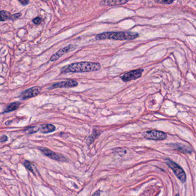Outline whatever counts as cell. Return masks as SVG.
<instances>
[{
	"label": "cell",
	"mask_w": 196,
	"mask_h": 196,
	"mask_svg": "<svg viewBox=\"0 0 196 196\" xmlns=\"http://www.w3.org/2000/svg\"><path fill=\"white\" fill-rule=\"evenodd\" d=\"M115 151L116 153H117L118 155H124L126 153V151L123 149H121V148H118V149H115Z\"/></svg>",
	"instance_id": "ac0fdd59"
},
{
	"label": "cell",
	"mask_w": 196,
	"mask_h": 196,
	"mask_svg": "<svg viewBox=\"0 0 196 196\" xmlns=\"http://www.w3.org/2000/svg\"><path fill=\"white\" fill-rule=\"evenodd\" d=\"M101 65L98 63L81 62L74 63L63 67L62 73H88L96 71L100 69Z\"/></svg>",
	"instance_id": "6da1fadb"
},
{
	"label": "cell",
	"mask_w": 196,
	"mask_h": 196,
	"mask_svg": "<svg viewBox=\"0 0 196 196\" xmlns=\"http://www.w3.org/2000/svg\"><path fill=\"white\" fill-rule=\"evenodd\" d=\"M7 140H8V137L6 135H3L0 139V141L4 142V141H6Z\"/></svg>",
	"instance_id": "7402d4cb"
},
{
	"label": "cell",
	"mask_w": 196,
	"mask_h": 196,
	"mask_svg": "<svg viewBox=\"0 0 196 196\" xmlns=\"http://www.w3.org/2000/svg\"><path fill=\"white\" fill-rule=\"evenodd\" d=\"M40 150L42 152V153L45 155H46L50 158H51L52 159H54V160H56L58 161H67V159L63 155L55 153L47 148H41Z\"/></svg>",
	"instance_id": "8992f818"
},
{
	"label": "cell",
	"mask_w": 196,
	"mask_h": 196,
	"mask_svg": "<svg viewBox=\"0 0 196 196\" xmlns=\"http://www.w3.org/2000/svg\"><path fill=\"white\" fill-rule=\"evenodd\" d=\"M21 16H22V13H16V14L13 15V19H18Z\"/></svg>",
	"instance_id": "44dd1931"
},
{
	"label": "cell",
	"mask_w": 196,
	"mask_h": 196,
	"mask_svg": "<svg viewBox=\"0 0 196 196\" xmlns=\"http://www.w3.org/2000/svg\"><path fill=\"white\" fill-rule=\"evenodd\" d=\"M21 105V103L19 102H15V103H13L12 104L9 105L6 109L4 110V113H8L10 112H12L13 111L16 110L17 109H18L20 106V105Z\"/></svg>",
	"instance_id": "5bb4252c"
},
{
	"label": "cell",
	"mask_w": 196,
	"mask_h": 196,
	"mask_svg": "<svg viewBox=\"0 0 196 196\" xmlns=\"http://www.w3.org/2000/svg\"><path fill=\"white\" fill-rule=\"evenodd\" d=\"M23 164L24 166L28 170H29L31 173L35 174V172H34V164H32L31 162L28 161H25L23 162Z\"/></svg>",
	"instance_id": "2e32d148"
},
{
	"label": "cell",
	"mask_w": 196,
	"mask_h": 196,
	"mask_svg": "<svg viewBox=\"0 0 196 196\" xmlns=\"http://www.w3.org/2000/svg\"><path fill=\"white\" fill-rule=\"evenodd\" d=\"M9 19H13V15L5 11H0V22H4Z\"/></svg>",
	"instance_id": "4fadbf2b"
},
{
	"label": "cell",
	"mask_w": 196,
	"mask_h": 196,
	"mask_svg": "<svg viewBox=\"0 0 196 196\" xmlns=\"http://www.w3.org/2000/svg\"><path fill=\"white\" fill-rule=\"evenodd\" d=\"M76 48V47L74 45H70L68 46L65 47L60 50H59L57 52H56L55 54H54L51 58H50V60L51 61H56L59 58H60L61 57H62L64 54L69 52L70 51H73L74 50H75Z\"/></svg>",
	"instance_id": "ba28073f"
},
{
	"label": "cell",
	"mask_w": 196,
	"mask_h": 196,
	"mask_svg": "<svg viewBox=\"0 0 196 196\" xmlns=\"http://www.w3.org/2000/svg\"><path fill=\"white\" fill-rule=\"evenodd\" d=\"M40 130V128L37 127H30L27 128L24 131L28 134H32L37 132Z\"/></svg>",
	"instance_id": "e0dca14e"
},
{
	"label": "cell",
	"mask_w": 196,
	"mask_h": 196,
	"mask_svg": "<svg viewBox=\"0 0 196 196\" xmlns=\"http://www.w3.org/2000/svg\"><path fill=\"white\" fill-rule=\"evenodd\" d=\"M33 22L34 23V24H39L41 23V22L42 21V19L39 17H36L34 19H33Z\"/></svg>",
	"instance_id": "ffe728a7"
},
{
	"label": "cell",
	"mask_w": 196,
	"mask_h": 196,
	"mask_svg": "<svg viewBox=\"0 0 196 196\" xmlns=\"http://www.w3.org/2000/svg\"><path fill=\"white\" fill-rule=\"evenodd\" d=\"M139 34L131 32H107L95 36L97 40L113 39L117 40H130L138 37Z\"/></svg>",
	"instance_id": "7a4b0ae2"
},
{
	"label": "cell",
	"mask_w": 196,
	"mask_h": 196,
	"mask_svg": "<svg viewBox=\"0 0 196 196\" xmlns=\"http://www.w3.org/2000/svg\"><path fill=\"white\" fill-rule=\"evenodd\" d=\"M78 85V82L74 80H67V81H62L55 83L50 86L49 89H54L56 88H73L77 86Z\"/></svg>",
	"instance_id": "52a82bcc"
},
{
	"label": "cell",
	"mask_w": 196,
	"mask_h": 196,
	"mask_svg": "<svg viewBox=\"0 0 196 196\" xmlns=\"http://www.w3.org/2000/svg\"><path fill=\"white\" fill-rule=\"evenodd\" d=\"M143 71V69H141L131 71L121 76V79L125 82L137 80L141 76Z\"/></svg>",
	"instance_id": "5b68a950"
},
{
	"label": "cell",
	"mask_w": 196,
	"mask_h": 196,
	"mask_svg": "<svg viewBox=\"0 0 196 196\" xmlns=\"http://www.w3.org/2000/svg\"><path fill=\"white\" fill-rule=\"evenodd\" d=\"M179 196V195L178 194H177V195H176V196Z\"/></svg>",
	"instance_id": "484cf974"
},
{
	"label": "cell",
	"mask_w": 196,
	"mask_h": 196,
	"mask_svg": "<svg viewBox=\"0 0 196 196\" xmlns=\"http://www.w3.org/2000/svg\"><path fill=\"white\" fill-rule=\"evenodd\" d=\"M20 2L22 4H23V5H27L29 3V1H27V0H25V1H20Z\"/></svg>",
	"instance_id": "603a6c76"
},
{
	"label": "cell",
	"mask_w": 196,
	"mask_h": 196,
	"mask_svg": "<svg viewBox=\"0 0 196 196\" xmlns=\"http://www.w3.org/2000/svg\"><path fill=\"white\" fill-rule=\"evenodd\" d=\"M56 129L55 127L52 124H43L40 128V131L43 134H48L54 132Z\"/></svg>",
	"instance_id": "7c38bea8"
},
{
	"label": "cell",
	"mask_w": 196,
	"mask_h": 196,
	"mask_svg": "<svg viewBox=\"0 0 196 196\" xmlns=\"http://www.w3.org/2000/svg\"><path fill=\"white\" fill-rule=\"evenodd\" d=\"M158 3H161V4H171L172 3H173L174 1H156Z\"/></svg>",
	"instance_id": "d6986e66"
},
{
	"label": "cell",
	"mask_w": 196,
	"mask_h": 196,
	"mask_svg": "<svg viewBox=\"0 0 196 196\" xmlns=\"http://www.w3.org/2000/svg\"><path fill=\"white\" fill-rule=\"evenodd\" d=\"M144 136L147 139L154 140H163L167 138L166 133L155 130H151L146 131L144 134Z\"/></svg>",
	"instance_id": "277c9868"
},
{
	"label": "cell",
	"mask_w": 196,
	"mask_h": 196,
	"mask_svg": "<svg viewBox=\"0 0 196 196\" xmlns=\"http://www.w3.org/2000/svg\"><path fill=\"white\" fill-rule=\"evenodd\" d=\"M173 147L175 150H178L185 153H190L192 151V148L181 143L173 144Z\"/></svg>",
	"instance_id": "8fae6325"
},
{
	"label": "cell",
	"mask_w": 196,
	"mask_h": 196,
	"mask_svg": "<svg viewBox=\"0 0 196 196\" xmlns=\"http://www.w3.org/2000/svg\"><path fill=\"white\" fill-rule=\"evenodd\" d=\"M1 170H2V169H1V167H0V172H1Z\"/></svg>",
	"instance_id": "4316f807"
},
{
	"label": "cell",
	"mask_w": 196,
	"mask_h": 196,
	"mask_svg": "<svg viewBox=\"0 0 196 196\" xmlns=\"http://www.w3.org/2000/svg\"><path fill=\"white\" fill-rule=\"evenodd\" d=\"M0 40H1V39H0Z\"/></svg>",
	"instance_id": "83f0119b"
},
{
	"label": "cell",
	"mask_w": 196,
	"mask_h": 196,
	"mask_svg": "<svg viewBox=\"0 0 196 196\" xmlns=\"http://www.w3.org/2000/svg\"><path fill=\"white\" fill-rule=\"evenodd\" d=\"M128 2V0H117V1H104L101 2V5L108 6H118L125 4Z\"/></svg>",
	"instance_id": "30bf717a"
},
{
	"label": "cell",
	"mask_w": 196,
	"mask_h": 196,
	"mask_svg": "<svg viewBox=\"0 0 196 196\" xmlns=\"http://www.w3.org/2000/svg\"><path fill=\"white\" fill-rule=\"evenodd\" d=\"M11 123H12V121H8L7 123H6V125L8 126V123H10V124H11Z\"/></svg>",
	"instance_id": "d4e9b609"
},
{
	"label": "cell",
	"mask_w": 196,
	"mask_h": 196,
	"mask_svg": "<svg viewBox=\"0 0 196 196\" xmlns=\"http://www.w3.org/2000/svg\"><path fill=\"white\" fill-rule=\"evenodd\" d=\"M166 163L169 167H170L173 170L175 175L182 182L185 183L186 182V175L184 170L180 166H179L178 164L170 159H166Z\"/></svg>",
	"instance_id": "3957f363"
},
{
	"label": "cell",
	"mask_w": 196,
	"mask_h": 196,
	"mask_svg": "<svg viewBox=\"0 0 196 196\" xmlns=\"http://www.w3.org/2000/svg\"><path fill=\"white\" fill-rule=\"evenodd\" d=\"M101 134V132L99 131H97L96 129L93 131L92 134L88 138L87 141H88V144H92L93 142L94 141V140L97 138L98 136H99Z\"/></svg>",
	"instance_id": "9a60e30c"
},
{
	"label": "cell",
	"mask_w": 196,
	"mask_h": 196,
	"mask_svg": "<svg viewBox=\"0 0 196 196\" xmlns=\"http://www.w3.org/2000/svg\"><path fill=\"white\" fill-rule=\"evenodd\" d=\"M100 193H101L100 190H98L92 196H100Z\"/></svg>",
	"instance_id": "cb8c5ba5"
},
{
	"label": "cell",
	"mask_w": 196,
	"mask_h": 196,
	"mask_svg": "<svg viewBox=\"0 0 196 196\" xmlns=\"http://www.w3.org/2000/svg\"><path fill=\"white\" fill-rule=\"evenodd\" d=\"M39 94V89L37 88H32L23 92L20 97L22 100H27L36 96Z\"/></svg>",
	"instance_id": "9c48e42d"
}]
</instances>
